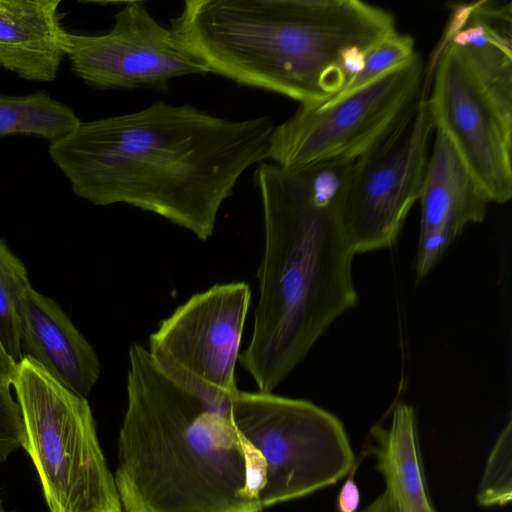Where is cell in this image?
<instances>
[{
	"instance_id": "4",
	"label": "cell",
	"mask_w": 512,
	"mask_h": 512,
	"mask_svg": "<svg viewBox=\"0 0 512 512\" xmlns=\"http://www.w3.org/2000/svg\"><path fill=\"white\" fill-rule=\"evenodd\" d=\"M175 38L210 72L318 107L396 32L394 15L360 0H186Z\"/></svg>"
},
{
	"instance_id": "21",
	"label": "cell",
	"mask_w": 512,
	"mask_h": 512,
	"mask_svg": "<svg viewBox=\"0 0 512 512\" xmlns=\"http://www.w3.org/2000/svg\"><path fill=\"white\" fill-rule=\"evenodd\" d=\"M359 490L352 478L343 485L338 498L340 512H355L359 505Z\"/></svg>"
},
{
	"instance_id": "5",
	"label": "cell",
	"mask_w": 512,
	"mask_h": 512,
	"mask_svg": "<svg viewBox=\"0 0 512 512\" xmlns=\"http://www.w3.org/2000/svg\"><path fill=\"white\" fill-rule=\"evenodd\" d=\"M425 78L443 132L490 202L512 197V43L442 37Z\"/></svg>"
},
{
	"instance_id": "18",
	"label": "cell",
	"mask_w": 512,
	"mask_h": 512,
	"mask_svg": "<svg viewBox=\"0 0 512 512\" xmlns=\"http://www.w3.org/2000/svg\"><path fill=\"white\" fill-rule=\"evenodd\" d=\"M417 53L415 40L411 35L398 31L394 32L368 52L360 69L350 79L345 88L326 103L341 99L360 90L382 76L405 65Z\"/></svg>"
},
{
	"instance_id": "19",
	"label": "cell",
	"mask_w": 512,
	"mask_h": 512,
	"mask_svg": "<svg viewBox=\"0 0 512 512\" xmlns=\"http://www.w3.org/2000/svg\"><path fill=\"white\" fill-rule=\"evenodd\" d=\"M512 498V423L499 435L486 464L477 493L481 506H504Z\"/></svg>"
},
{
	"instance_id": "11",
	"label": "cell",
	"mask_w": 512,
	"mask_h": 512,
	"mask_svg": "<svg viewBox=\"0 0 512 512\" xmlns=\"http://www.w3.org/2000/svg\"><path fill=\"white\" fill-rule=\"evenodd\" d=\"M73 72L104 89H165L174 78L210 73L208 67L159 24L143 1H127L103 35L69 33Z\"/></svg>"
},
{
	"instance_id": "3",
	"label": "cell",
	"mask_w": 512,
	"mask_h": 512,
	"mask_svg": "<svg viewBox=\"0 0 512 512\" xmlns=\"http://www.w3.org/2000/svg\"><path fill=\"white\" fill-rule=\"evenodd\" d=\"M128 360L113 474L122 512H262L264 461L231 405L173 381L141 344Z\"/></svg>"
},
{
	"instance_id": "23",
	"label": "cell",
	"mask_w": 512,
	"mask_h": 512,
	"mask_svg": "<svg viewBox=\"0 0 512 512\" xmlns=\"http://www.w3.org/2000/svg\"><path fill=\"white\" fill-rule=\"evenodd\" d=\"M17 363L5 351L0 342V381L11 384L14 381Z\"/></svg>"
},
{
	"instance_id": "6",
	"label": "cell",
	"mask_w": 512,
	"mask_h": 512,
	"mask_svg": "<svg viewBox=\"0 0 512 512\" xmlns=\"http://www.w3.org/2000/svg\"><path fill=\"white\" fill-rule=\"evenodd\" d=\"M24 424L23 448L50 512H122L86 398L29 357L12 383Z\"/></svg>"
},
{
	"instance_id": "8",
	"label": "cell",
	"mask_w": 512,
	"mask_h": 512,
	"mask_svg": "<svg viewBox=\"0 0 512 512\" xmlns=\"http://www.w3.org/2000/svg\"><path fill=\"white\" fill-rule=\"evenodd\" d=\"M425 71L417 53L405 65L346 97L318 107L299 106L275 126L268 159L288 170L332 159H357L418 100Z\"/></svg>"
},
{
	"instance_id": "15",
	"label": "cell",
	"mask_w": 512,
	"mask_h": 512,
	"mask_svg": "<svg viewBox=\"0 0 512 512\" xmlns=\"http://www.w3.org/2000/svg\"><path fill=\"white\" fill-rule=\"evenodd\" d=\"M372 435L377 469L401 511L436 512L424 485L413 408L407 404L397 405L390 426H376Z\"/></svg>"
},
{
	"instance_id": "20",
	"label": "cell",
	"mask_w": 512,
	"mask_h": 512,
	"mask_svg": "<svg viewBox=\"0 0 512 512\" xmlns=\"http://www.w3.org/2000/svg\"><path fill=\"white\" fill-rule=\"evenodd\" d=\"M11 384L0 381V461L23 447L24 424L17 401L11 393Z\"/></svg>"
},
{
	"instance_id": "24",
	"label": "cell",
	"mask_w": 512,
	"mask_h": 512,
	"mask_svg": "<svg viewBox=\"0 0 512 512\" xmlns=\"http://www.w3.org/2000/svg\"><path fill=\"white\" fill-rule=\"evenodd\" d=\"M0 512H10V511H7V510L3 507L1 500H0Z\"/></svg>"
},
{
	"instance_id": "13",
	"label": "cell",
	"mask_w": 512,
	"mask_h": 512,
	"mask_svg": "<svg viewBox=\"0 0 512 512\" xmlns=\"http://www.w3.org/2000/svg\"><path fill=\"white\" fill-rule=\"evenodd\" d=\"M21 347L73 393L86 398L100 376L99 358L65 312L29 286L21 304Z\"/></svg>"
},
{
	"instance_id": "2",
	"label": "cell",
	"mask_w": 512,
	"mask_h": 512,
	"mask_svg": "<svg viewBox=\"0 0 512 512\" xmlns=\"http://www.w3.org/2000/svg\"><path fill=\"white\" fill-rule=\"evenodd\" d=\"M355 161L288 170L261 162L264 249L252 335L239 362L258 391L272 393L341 314L354 307L355 254L340 207Z\"/></svg>"
},
{
	"instance_id": "22",
	"label": "cell",
	"mask_w": 512,
	"mask_h": 512,
	"mask_svg": "<svg viewBox=\"0 0 512 512\" xmlns=\"http://www.w3.org/2000/svg\"><path fill=\"white\" fill-rule=\"evenodd\" d=\"M362 512H402L392 494L385 490Z\"/></svg>"
},
{
	"instance_id": "1",
	"label": "cell",
	"mask_w": 512,
	"mask_h": 512,
	"mask_svg": "<svg viewBox=\"0 0 512 512\" xmlns=\"http://www.w3.org/2000/svg\"><path fill=\"white\" fill-rule=\"evenodd\" d=\"M274 128L269 116L231 120L156 101L80 121L49 155L78 197L152 212L205 241L242 174L268 159Z\"/></svg>"
},
{
	"instance_id": "7",
	"label": "cell",
	"mask_w": 512,
	"mask_h": 512,
	"mask_svg": "<svg viewBox=\"0 0 512 512\" xmlns=\"http://www.w3.org/2000/svg\"><path fill=\"white\" fill-rule=\"evenodd\" d=\"M231 416L264 461L263 509L332 485L352 468L342 423L309 401L239 390Z\"/></svg>"
},
{
	"instance_id": "10",
	"label": "cell",
	"mask_w": 512,
	"mask_h": 512,
	"mask_svg": "<svg viewBox=\"0 0 512 512\" xmlns=\"http://www.w3.org/2000/svg\"><path fill=\"white\" fill-rule=\"evenodd\" d=\"M250 303V287L242 281L194 294L149 336L152 361L185 389L231 405L239 392L235 369Z\"/></svg>"
},
{
	"instance_id": "17",
	"label": "cell",
	"mask_w": 512,
	"mask_h": 512,
	"mask_svg": "<svg viewBox=\"0 0 512 512\" xmlns=\"http://www.w3.org/2000/svg\"><path fill=\"white\" fill-rule=\"evenodd\" d=\"M31 286L25 265L0 240V342L18 364L21 347V304Z\"/></svg>"
},
{
	"instance_id": "14",
	"label": "cell",
	"mask_w": 512,
	"mask_h": 512,
	"mask_svg": "<svg viewBox=\"0 0 512 512\" xmlns=\"http://www.w3.org/2000/svg\"><path fill=\"white\" fill-rule=\"evenodd\" d=\"M60 0H0V66L20 77L53 81L67 55Z\"/></svg>"
},
{
	"instance_id": "9",
	"label": "cell",
	"mask_w": 512,
	"mask_h": 512,
	"mask_svg": "<svg viewBox=\"0 0 512 512\" xmlns=\"http://www.w3.org/2000/svg\"><path fill=\"white\" fill-rule=\"evenodd\" d=\"M424 87L418 100L355 160L340 207L345 235L356 253L393 245L418 200L434 129Z\"/></svg>"
},
{
	"instance_id": "12",
	"label": "cell",
	"mask_w": 512,
	"mask_h": 512,
	"mask_svg": "<svg viewBox=\"0 0 512 512\" xmlns=\"http://www.w3.org/2000/svg\"><path fill=\"white\" fill-rule=\"evenodd\" d=\"M418 201L420 236L416 279L424 278L470 223L482 222L490 200L447 136L435 130Z\"/></svg>"
},
{
	"instance_id": "16",
	"label": "cell",
	"mask_w": 512,
	"mask_h": 512,
	"mask_svg": "<svg viewBox=\"0 0 512 512\" xmlns=\"http://www.w3.org/2000/svg\"><path fill=\"white\" fill-rule=\"evenodd\" d=\"M80 122L74 111L49 94H0V136L26 134L54 141Z\"/></svg>"
}]
</instances>
